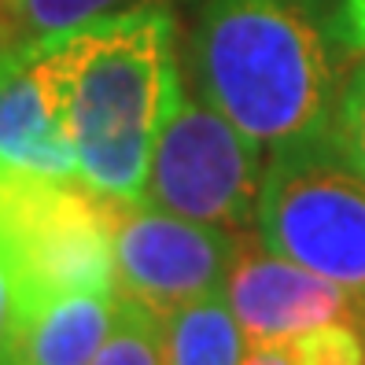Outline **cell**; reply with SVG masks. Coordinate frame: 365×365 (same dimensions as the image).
<instances>
[{"mask_svg": "<svg viewBox=\"0 0 365 365\" xmlns=\"http://www.w3.org/2000/svg\"><path fill=\"white\" fill-rule=\"evenodd\" d=\"M174 30L166 4H137L30 48L74 140L85 188L140 203L163 111L181 78Z\"/></svg>", "mask_w": 365, "mask_h": 365, "instance_id": "cell-1", "label": "cell"}, {"mask_svg": "<svg viewBox=\"0 0 365 365\" xmlns=\"http://www.w3.org/2000/svg\"><path fill=\"white\" fill-rule=\"evenodd\" d=\"M329 0H200L192 71L203 100L281 152L332 133L339 67Z\"/></svg>", "mask_w": 365, "mask_h": 365, "instance_id": "cell-2", "label": "cell"}, {"mask_svg": "<svg viewBox=\"0 0 365 365\" xmlns=\"http://www.w3.org/2000/svg\"><path fill=\"white\" fill-rule=\"evenodd\" d=\"M255 232L269 251L351 292L365 310V174L336 133L269 152Z\"/></svg>", "mask_w": 365, "mask_h": 365, "instance_id": "cell-3", "label": "cell"}, {"mask_svg": "<svg viewBox=\"0 0 365 365\" xmlns=\"http://www.w3.org/2000/svg\"><path fill=\"white\" fill-rule=\"evenodd\" d=\"M262 148L214 103L196 100L178 78L148 159L140 203L240 232L255 225L262 192Z\"/></svg>", "mask_w": 365, "mask_h": 365, "instance_id": "cell-4", "label": "cell"}, {"mask_svg": "<svg viewBox=\"0 0 365 365\" xmlns=\"http://www.w3.org/2000/svg\"><path fill=\"white\" fill-rule=\"evenodd\" d=\"M236 240L240 232L232 229L178 218L137 200H115V295L166 317L225 288Z\"/></svg>", "mask_w": 365, "mask_h": 365, "instance_id": "cell-5", "label": "cell"}, {"mask_svg": "<svg viewBox=\"0 0 365 365\" xmlns=\"http://www.w3.org/2000/svg\"><path fill=\"white\" fill-rule=\"evenodd\" d=\"M222 292L251 347H281L325 321H358L365 329V310L351 292L269 251L259 232H240Z\"/></svg>", "mask_w": 365, "mask_h": 365, "instance_id": "cell-6", "label": "cell"}, {"mask_svg": "<svg viewBox=\"0 0 365 365\" xmlns=\"http://www.w3.org/2000/svg\"><path fill=\"white\" fill-rule=\"evenodd\" d=\"M0 174L30 181H81L67 125L37 74L30 48L0 52Z\"/></svg>", "mask_w": 365, "mask_h": 365, "instance_id": "cell-7", "label": "cell"}, {"mask_svg": "<svg viewBox=\"0 0 365 365\" xmlns=\"http://www.w3.org/2000/svg\"><path fill=\"white\" fill-rule=\"evenodd\" d=\"M115 292H74L19 310L0 365H89L115 325Z\"/></svg>", "mask_w": 365, "mask_h": 365, "instance_id": "cell-8", "label": "cell"}, {"mask_svg": "<svg viewBox=\"0 0 365 365\" xmlns=\"http://www.w3.org/2000/svg\"><path fill=\"white\" fill-rule=\"evenodd\" d=\"M166 365H244L247 336L225 303V292H210L163 317Z\"/></svg>", "mask_w": 365, "mask_h": 365, "instance_id": "cell-9", "label": "cell"}, {"mask_svg": "<svg viewBox=\"0 0 365 365\" xmlns=\"http://www.w3.org/2000/svg\"><path fill=\"white\" fill-rule=\"evenodd\" d=\"M148 0H0V52L37 48Z\"/></svg>", "mask_w": 365, "mask_h": 365, "instance_id": "cell-10", "label": "cell"}, {"mask_svg": "<svg viewBox=\"0 0 365 365\" xmlns=\"http://www.w3.org/2000/svg\"><path fill=\"white\" fill-rule=\"evenodd\" d=\"M89 365H166L163 317L133 299L118 295L115 325Z\"/></svg>", "mask_w": 365, "mask_h": 365, "instance_id": "cell-11", "label": "cell"}, {"mask_svg": "<svg viewBox=\"0 0 365 365\" xmlns=\"http://www.w3.org/2000/svg\"><path fill=\"white\" fill-rule=\"evenodd\" d=\"M292 365H365V329L358 321H325L281 343Z\"/></svg>", "mask_w": 365, "mask_h": 365, "instance_id": "cell-12", "label": "cell"}, {"mask_svg": "<svg viewBox=\"0 0 365 365\" xmlns=\"http://www.w3.org/2000/svg\"><path fill=\"white\" fill-rule=\"evenodd\" d=\"M332 133L343 144L358 170L365 174V63L347 71L343 78V89L336 100V118H332Z\"/></svg>", "mask_w": 365, "mask_h": 365, "instance_id": "cell-13", "label": "cell"}, {"mask_svg": "<svg viewBox=\"0 0 365 365\" xmlns=\"http://www.w3.org/2000/svg\"><path fill=\"white\" fill-rule=\"evenodd\" d=\"M329 15L339 45L365 59V0H329Z\"/></svg>", "mask_w": 365, "mask_h": 365, "instance_id": "cell-14", "label": "cell"}, {"mask_svg": "<svg viewBox=\"0 0 365 365\" xmlns=\"http://www.w3.org/2000/svg\"><path fill=\"white\" fill-rule=\"evenodd\" d=\"M15 314H19V295H15V273L0 251V351L11 336V325H15Z\"/></svg>", "mask_w": 365, "mask_h": 365, "instance_id": "cell-15", "label": "cell"}, {"mask_svg": "<svg viewBox=\"0 0 365 365\" xmlns=\"http://www.w3.org/2000/svg\"><path fill=\"white\" fill-rule=\"evenodd\" d=\"M244 365H292L281 347H247Z\"/></svg>", "mask_w": 365, "mask_h": 365, "instance_id": "cell-16", "label": "cell"}]
</instances>
